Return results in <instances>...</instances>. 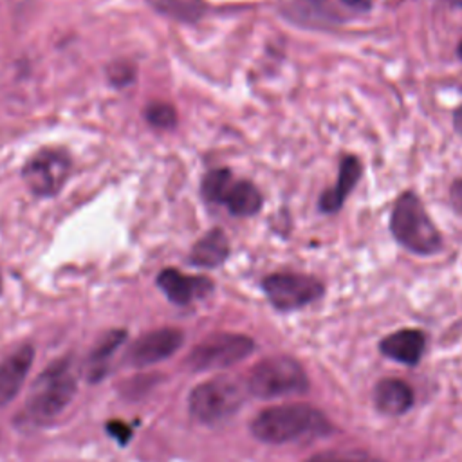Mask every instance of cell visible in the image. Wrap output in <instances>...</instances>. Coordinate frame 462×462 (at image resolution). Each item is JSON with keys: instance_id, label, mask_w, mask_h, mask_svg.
I'll list each match as a JSON object with an SVG mask.
<instances>
[{"instance_id": "obj_1", "label": "cell", "mask_w": 462, "mask_h": 462, "mask_svg": "<svg viewBox=\"0 0 462 462\" xmlns=\"http://www.w3.org/2000/svg\"><path fill=\"white\" fill-rule=\"evenodd\" d=\"M251 435L265 444H287L303 437H321L330 430L327 415L309 404L269 406L254 415Z\"/></svg>"}, {"instance_id": "obj_2", "label": "cell", "mask_w": 462, "mask_h": 462, "mask_svg": "<svg viewBox=\"0 0 462 462\" xmlns=\"http://www.w3.org/2000/svg\"><path fill=\"white\" fill-rule=\"evenodd\" d=\"M388 227L393 240L411 254L431 256L442 249V233L415 191H402L395 199Z\"/></svg>"}, {"instance_id": "obj_3", "label": "cell", "mask_w": 462, "mask_h": 462, "mask_svg": "<svg viewBox=\"0 0 462 462\" xmlns=\"http://www.w3.org/2000/svg\"><path fill=\"white\" fill-rule=\"evenodd\" d=\"M307 388V374L291 356H269L258 361L245 379V392L260 399L303 393Z\"/></svg>"}, {"instance_id": "obj_4", "label": "cell", "mask_w": 462, "mask_h": 462, "mask_svg": "<svg viewBox=\"0 0 462 462\" xmlns=\"http://www.w3.org/2000/svg\"><path fill=\"white\" fill-rule=\"evenodd\" d=\"M76 393V379L69 370V361L52 363L34 383L27 399V411L32 420H51L58 417Z\"/></svg>"}, {"instance_id": "obj_5", "label": "cell", "mask_w": 462, "mask_h": 462, "mask_svg": "<svg viewBox=\"0 0 462 462\" xmlns=\"http://www.w3.org/2000/svg\"><path fill=\"white\" fill-rule=\"evenodd\" d=\"M245 390L229 377H213L197 384L188 397L189 415L202 424H215L231 417L244 402Z\"/></svg>"}, {"instance_id": "obj_6", "label": "cell", "mask_w": 462, "mask_h": 462, "mask_svg": "<svg viewBox=\"0 0 462 462\" xmlns=\"http://www.w3.org/2000/svg\"><path fill=\"white\" fill-rule=\"evenodd\" d=\"M254 341L245 334L217 332L197 343L186 356V366L193 372L222 370L251 356Z\"/></svg>"}, {"instance_id": "obj_7", "label": "cell", "mask_w": 462, "mask_h": 462, "mask_svg": "<svg viewBox=\"0 0 462 462\" xmlns=\"http://www.w3.org/2000/svg\"><path fill=\"white\" fill-rule=\"evenodd\" d=\"M262 291L276 310L289 312L318 301L325 285L316 276L303 273H273L262 280Z\"/></svg>"}, {"instance_id": "obj_8", "label": "cell", "mask_w": 462, "mask_h": 462, "mask_svg": "<svg viewBox=\"0 0 462 462\" xmlns=\"http://www.w3.org/2000/svg\"><path fill=\"white\" fill-rule=\"evenodd\" d=\"M72 162L67 152L45 148L36 152L23 166L22 177L29 189L38 197L56 195L67 182Z\"/></svg>"}, {"instance_id": "obj_9", "label": "cell", "mask_w": 462, "mask_h": 462, "mask_svg": "<svg viewBox=\"0 0 462 462\" xmlns=\"http://www.w3.org/2000/svg\"><path fill=\"white\" fill-rule=\"evenodd\" d=\"M346 9L332 0H280V13L307 29H328L348 20Z\"/></svg>"}, {"instance_id": "obj_10", "label": "cell", "mask_w": 462, "mask_h": 462, "mask_svg": "<svg viewBox=\"0 0 462 462\" xmlns=\"http://www.w3.org/2000/svg\"><path fill=\"white\" fill-rule=\"evenodd\" d=\"M182 341H184L182 330L173 327L157 328L135 339L128 346L125 359L132 366H150L171 357L180 348Z\"/></svg>"}, {"instance_id": "obj_11", "label": "cell", "mask_w": 462, "mask_h": 462, "mask_svg": "<svg viewBox=\"0 0 462 462\" xmlns=\"http://www.w3.org/2000/svg\"><path fill=\"white\" fill-rule=\"evenodd\" d=\"M157 287L175 305H188L213 291V280L206 276L184 274L173 267L162 269L157 274Z\"/></svg>"}, {"instance_id": "obj_12", "label": "cell", "mask_w": 462, "mask_h": 462, "mask_svg": "<svg viewBox=\"0 0 462 462\" xmlns=\"http://www.w3.org/2000/svg\"><path fill=\"white\" fill-rule=\"evenodd\" d=\"M361 175H363V162L359 161V157L352 153H345L339 161L336 184L319 195L318 209L325 215L337 213L343 208L350 191L357 186Z\"/></svg>"}, {"instance_id": "obj_13", "label": "cell", "mask_w": 462, "mask_h": 462, "mask_svg": "<svg viewBox=\"0 0 462 462\" xmlns=\"http://www.w3.org/2000/svg\"><path fill=\"white\" fill-rule=\"evenodd\" d=\"M426 350V336L419 328H401L384 336L379 343V352L401 365H417Z\"/></svg>"}, {"instance_id": "obj_14", "label": "cell", "mask_w": 462, "mask_h": 462, "mask_svg": "<svg viewBox=\"0 0 462 462\" xmlns=\"http://www.w3.org/2000/svg\"><path fill=\"white\" fill-rule=\"evenodd\" d=\"M34 361L31 345L20 346L0 363V408L7 406L20 392Z\"/></svg>"}, {"instance_id": "obj_15", "label": "cell", "mask_w": 462, "mask_h": 462, "mask_svg": "<svg viewBox=\"0 0 462 462\" xmlns=\"http://www.w3.org/2000/svg\"><path fill=\"white\" fill-rule=\"evenodd\" d=\"M220 204L226 206L233 217H253L260 213L263 195L251 180L233 177L220 197Z\"/></svg>"}, {"instance_id": "obj_16", "label": "cell", "mask_w": 462, "mask_h": 462, "mask_svg": "<svg viewBox=\"0 0 462 462\" xmlns=\"http://www.w3.org/2000/svg\"><path fill=\"white\" fill-rule=\"evenodd\" d=\"M231 253L229 238L220 227L206 231L189 251V263L200 269H217L220 267Z\"/></svg>"}, {"instance_id": "obj_17", "label": "cell", "mask_w": 462, "mask_h": 462, "mask_svg": "<svg viewBox=\"0 0 462 462\" xmlns=\"http://www.w3.org/2000/svg\"><path fill=\"white\" fill-rule=\"evenodd\" d=\"M372 397H374L375 408L388 417H399L413 406L411 386L402 379H395V377L381 379L374 386Z\"/></svg>"}, {"instance_id": "obj_18", "label": "cell", "mask_w": 462, "mask_h": 462, "mask_svg": "<svg viewBox=\"0 0 462 462\" xmlns=\"http://www.w3.org/2000/svg\"><path fill=\"white\" fill-rule=\"evenodd\" d=\"M159 14L182 23H197L208 13L206 0H146Z\"/></svg>"}, {"instance_id": "obj_19", "label": "cell", "mask_w": 462, "mask_h": 462, "mask_svg": "<svg viewBox=\"0 0 462 462\" xmlns=\"http://www.w3.org/2000/svg\"><path fill=\"white\" fill-rule=\"evenodd\" d=\"M125 339H126V330L116 328V330L106 332L97 341V345L94 346V350L90 352V357H88V375L92 381H97L103 377L105 366H106L110 356L125 343Z\"/></svg>"}, {"instance_id": "obj_20", "label": "cell", "mask_w": 462, "mask_h": 462, "mask_svg": "<svg viewBox=\"0 0 462 462\" xmlns=\"http://www.w3.org/2000/svg\"><path fill=\"white\" fill-rule=\"evenodd\" d=\"M233 179V171L229 168H215L209 170L200 182V193L202 199L209 204H218L220 197L227 186V182Z\"/></svg>"}, {"instance_id": "obj_21", "label": "cell", "mask_w": 462, "mask_h": 462, "mask_svg": "<svg viewBox=\"0 0 462 462\" xmlns=\"http://www.w3.org/2000/svg\"><path fill=\"white\" fill-rule=\"evenodd\" d=\"M144 117L146 121L159 130H170L177 125V110L173 105L166 101H152L144 108Z\"/></svg>"}, {"instance_id": "obj_22", "label": "cell", "mask_w": 462, "mask_h": 462, "mask_svg": "<svg viewBox=\"0 0 462 462\" xmlns=\"http://www.w3.org/2000/svg\"><path fill=\"white\" fill-rule=\"evenodd\" d=\"M106 78L114 87H126L135 79V65L128 60H116L106 67Z\"/></svg>"}, {"instance_id": "obj_23", "label": "cell", "mask_w": 462, "mask_h": 462, "mask_svg": "<svg viewBox=\"0 0 462 462\" xmlns=\"http://www.w3.org/2000/svg\"><path fill=\"white\" fill-rule=\"evenodd\" d=\"M305 462H375L370 460L368 457L357 455V453H343V451H323V453H316L310 458H307Z\"/></svg>"}, {"instance_id": "obj_24", "label": "cell", "mask_w": 462, "mask_h": 462, "mask_svg": "<svg viewBox=\"0 0 462 462\" xmlns=\"http://www.w3.org/2000/svg\"><path fill=\"white\" fill-rule=\"evenodd\" d=\"M106 433L119 444V446H126L128 444V440L132 439V428L126 424V422H123V420H110V422H106Z\"/></svg>"}, {"instance_id": "obj_25", "label": "cell", "mask_w": 462, "mask_h": 462, "mask_svg": "<svg viewBox=\"0 0 462 462\" xmlns=\"http://www.w3.org/2000/svg\"><path fill=\"white\" fill-rule=\"evenodd\" d=\"M350 13H368L374 5V0H337Z\"/></svg>"}, {"instance_id": "obj_26", "label": "cell", "mask_w": 462, "mask_h": 462, "mask_svg": "<svg viewBox=\"0 0 462 462\" xmlns=\"http://www.w3.org/2000/svg\"><path fill=\"white\" fill-rule=\"evenodd\" d=\"M449 199L453 208L462 213V179H455L449 186Z\"/></svg>"}, {"instance_id": "obj_27", "label": "cell", "mask_w": 462, "mask_h": 462, "mask_svg": "<svg viewBox=\"0 0 462 462\" xmlns=\"http://www.w3.org/2000/svg\"><path fill=\"white\" fill-rule=\"evenodd\" d=\"M453 128L458 135H462V105L453 112Z\"/></svg>"}, {"instance_id": "obj_28", "label": "cell", "mask_w": 462, "mask_h": 462, "mask_svg": "<svg viewBox=\"0 0 462 462\" xmlns=\"http://www.w3.org/2000/svg\"><path fill=\"white\" fill-rule=\"evenodd\" d=\"M444 2H448L449 5H453L457 9H462V0H444Z\"/></svg>"}, {"instance_id": "obj_29", "label": "cell", "mask_w": 462, "mask_h": 462, "mask_svg": "<svg viewBox=\"0 0 462 462\" xmlns=\"http://www.w3.org/2000/svg\"><path fill=\"white\" fill-rule=\"evenodd\" d=\"M457 56L462 60V40H460L458 45H457Z\"/></svg>"}, {"instance_id": "obj_30", "label": "cell", "mask_w": 462, "mask_h": 462, "mask_svg": "<svg viewBox=\"0 0 462 462\" xmlns=\"http://www.w3.org/2000/svg\"><path fill=\"white\" fill-rule=\"evenodd\" d=\"M0 291H2V278H0Z\"/></svg>"}]
</instances>
